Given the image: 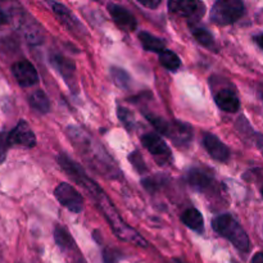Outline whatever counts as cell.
I'll list each match as a JSON object with an SVG mask.
<instances>
[{
    "mask_svg": "<svg viewBox=\"0 0 263 263\" xmlns=\"http://www.w3.org/2000/svg\"><path fill=\"white\" fill-rule=\"evenodd\" d=\"M9 144L12 145L33 148L36 145V136L26 121H20L14 128L8 134Z\"/></svg>",
    "mask_w": 263,
    "mask_h": 263,
    "instance_id": "obj_9",
    "label": "cell"
},
{
    "mask_svg": "<svg viewBox=\"0 0 263 263\" xmlns=\"http://www.w3.org/2000/svg\"><path fill=\"white\" fill-rule=\"evenodd\" d=\"M94 199L97 200L98 205H99V208L102 210L103 215L105 216V218H107L108 222H109L110 228L113 229V231H115L116 235H117L118 238L122 239V240L125 241H128V243L136 244V246L139 247L148 246V243L144 240L143 236L139 233H136L133 228H130V226L120 217L117 210H116L115 205L109 202V199L105 197L104 193L100 192L99 194L95 195Z\"/></svg>",
    "mask_w": 263,
    "mask_h": 263,
    "instance_id": "obj_2",
    "label": "cell"
},
{
    "mask_svg": "<svg viewBox=\"0 0 263 263\" xmlns=\"http://www.w3.org/2000/svg\"><path fill=\"white\" fill-rule=\"evenodd\" d=\"M28 102H30V105L33 108V109L43 113V115L48 113L49 109H50V103H49L48 97H46V94L43 91V90L33 91L32 94L30 95Z\"/></svg>",
    "mask_w": 263,
    "mask_h": 263,
    "instance_id": "obj_20",
    "label": "cell"
},
{
    "mask_svg": "<svg viewBox=\"0 0 263 263\" xmlns=\"http://www.w3.org/2000/svg\"><path fill=\"white\" fill-rule=\"evenodd\" d=\"M54 239L58 244L59 249L67 256V258H71V263H82V256L77 249L74 240L69 235L68 231L62 226H57L54 230Z\"/></svg>",
    "mask_w": 263,
    "mask_h": 263,
    "instance_id": "obj_7",
    "label": "cell"
},
{
    "mask_svg": "<svg viewBox=\"0 0 263 263\" xmlns=\"http://www.w3.org/2000/svg\"><path fill=\"white\" fill-rule=\"evenodd\" d=\"M254 41L258 44V46H261L263 49V33H261V35H257L256 37H254Z\"/></svg>",
    "mask_w": 263,
    "mask_h": 263,
    "instance_id": "obj_30",
    "label": "cell"
},
{
    "mask_svg": "<svg viewBox=\"0 0 263 263\" xmlns=\"http://www.w3.org/2000/svg\"><path fill=\"white\" fill-rule=\"evenodd\" d=\"M246 13V7L240 0H218L211 10L212 22L220 26L233 25Z\"/></svg>",
    "mask_w": 263,
    "mask_h": 263,
    "instance_id": "obj_4",
    "label": "cell"
},
{
    "mask_svg": "<svg viewBox=\"0 0 263 263\" xmlns=\"http://www.w3.org/2000/svg\"><path fill=\"white\" fill-rule=\"evenodd\" d=\"M138 3L140 5H143V7L149 8V9H154V8L161 5V0H139Z\"/></svg>",
    "mask_w": 263,
    "mask_h": 263,
    "instance_id": "obj_27",
    "label": "cell"
},
{
    "mask_svg": "<svg viewBox=\"0 0 263 263\" xmlns=\"http://www.w3.org/2000/svg\"><path fill=\"white\" fill-rule=\"evenodd\" d=\"M139 39L141 41V45L145 50L149 51H157V53L161 54L162 51L166 50V44H164V40L162 39L156 37L152 33L146 32V31H143V32L139 33Z\"/></svg>",
    "mask_w": 263,
    "mask_h": 263,
    "instance_id": "obj_18",
    "label": "cell"
},
{
    "mask_svg": "<svg viewBox=\"0 0 263 263\" xmlns=\"http://www.w3.org/2000/svg\"><path fill=\"white\" fill-rule=\"evenodd\" d=\"M54 195H55L57 200L71 212L80 213L84 210L82 195L72 185L67 184V182L59 184L54 190Z\"/></svg>",
    "mask_w": 263,
    "mask_h": 263,
    "instance_id": "obj_5",
    "label": "cell"
},
{
    "mask_svg": "<svg viewBox=\"0 0 263 263\" xmlns=\"http://www.w3.org/2000/svg\"><path fill=\"white\" fill-rule=\"evenodd\" d=\"M251 263H263V253H262V252H258V253L254 254Z\"/></svg>",
    "mask_w": 263,
    "mask_h": 263,
    "instance_id": "obj_28",
    "label": "cell"
},
{
    "mask_svg": "<svg viewBox=\"0 0 263 263\" xmlns=\"http://www.w3.org/2000/svg\"><path fill=\"white\" fill-rule=\"evenodd\" d=\"M167 136H168L176 145L187 144L190 143V140H192L193 138V128L192 126L187 125L186 122L175 121V122H170Z\"/></svg>",
    "mask_w": 263,
    "mask_h": 263,
    "instance_id": "obj_14",
    "label": "cell"
},
{
    "mask_svg": "<svg viewBox=\"0 0 263 263\" xmlns=\"http://www.w3.org/2000/svg\"><path fill=\"white\" fill-rule=\"evenodd\" d=\"M141 143L159 163L163 164L171 159V149L157 134H145L141 138Z\"/></svg>",
    "mask_w": 263,
    "mask_h": 263,
    "instance_id": "obj_6",
    "label": "cell"
},
{
    "mask_svg": "<svg viewBox=\"0 0 263 263\" xmlns=\"http://www.w3.org/2000/svg\"><path fill=\"white\" fill-rule=\"evenodd\" d=\"M50 62L54 68L58 71V73L63 77L64 81L68 84L69 87L72 85H76V66H74L72 59L64 55H59V54H54V55H51Z\"/></svg>",
    "mask_w": 263,
    "mask_h": 263,
    "instance_id": "obj_11",
    "label": "cell"
},
{
    "mask_svg": "<svg viewBox=\"0 0 263 263\" xmlns=\"http://www.w3.org/2000/svg\"><path fill=\"white\" fill-rule=\"evenodd\" d=\"M159 62L164 68L170 69V71H176L180 66H181V61H180L179 55L171 50H163L159 54Z\"/></svg>",
    "mask_w": 263,
    "mask_h": 263,
    "instance_id": "obj_21",
    "label": "cell"
},
{
    "mask_svg": "<svg viewBox=\"0 0 263 263\" xmlns=\"http://www.w3.org/2000/svg\"><path fill=\"white\" fill-rule=\"evenodd\" d=\"M8 22V15H7V13L4 12V10L2 9V8H0V26H3V25H5V23Z\"/></svg>",
    "mask_w": 263,
    "mask_h": 263,
    "instance_id": "obj_29",
    "label": "cell"
},
{
    "mask_svg": "<svg viewBox=\"0 0 263 263\" xmlns=\"http://www.w3.org/2000/svg\"><path fill=\"white\" fill-rule=\"evenodd\" d=\"M262 195H263V187H262Z\"/></svg>",
    "mask_w": 263,
    "mask_h": 263,
    "instance_id": "obj_33",
    "label": "cell"
},
{
    "mask_svg": "<svg viewBox=\"0 0 263 263\" xmlns=\"http://www.w3.org/2000/svg\"><path fill=\"white\" fill-rule=\"evenodd\" d=\"M118 117H120V120L122 121L126 126H128L133 123V117H131V113L128 112L126 108H118Z\"/></svg>",
    "mask_w": 263,
    "mask_h": 263,
    "instance_id": "obj_26",
    "label": "cell"
},
{
    "mask_svg": "<svg viewBox=\"0 0 263 263\" xmlns=\"http://www.w3.org/2000/svg\"><path fill=\"white\" fill-rule=\"evenodd\" d=\"M257 145H258L259 151H261L263 154V135H259L258 138H257Z\"/></svg>",
    "mask_w": 263,
    "mask_h": 263,
    "instance_id": "obj_31",
    "label": "cell"
},
{
    "mask_svg": "<svg viewBox=\"0 0 263 263\" xmlns=\"http://www.w3.org/2000/svg\"><path fill=\"white\" fill-rule=\"evenodd\" d=\"M192 31L194 37L198 40V43L202 44L205 48H215V39H213L212 33H211L210 31L205 30V28L203 27H193Z\"/></svg>",
    "mask_w": 263,
    "mask_h": 263,
    "instance_id": "obj_22",
    "label": "cell"
},
{
    "mask_svg": "<svg viewBox=\"0 0 263 263\" xmlns=\"http://www.w3.org/2000/svg\"><path fill=\"white\" fill-rule=\"evenodd\" d=\"M203 144H204L205 151L216 161L226 162L230 158V151H229V148L216 135L205 134L204 138H203Z\"/></svg>",
    "mask_w": 263,
    "mask_h": 263,
    "instance_id": "obj_13",
    "label": "cell"
},
{
    "mask_svg": "<svg viewBox=\"0 0 263 263\" xmlns=\"http://www.w3.org/2000/svg\"><path fill=\"white\" fill-rule=\"evenodd\" d=\"M168 8L172 13L185 18H194L199 20L204 14L205 7L202 2L195 0H171Z\"/></svg>",
    "mask_w": 263,
    "mask_h": 263,
    "instance_id": "obj_8",
    "label": "cell"
},
{
    "mask_svg": "<svg viewBox=\"0 0 263 263\" xmlns=\"http://www.w3.org/2000/svg\"><path fill=\"white\" fill-rule=\"evenodd\" d=\"M261 95H262V98H263V85L261 86Z\"/></svg>",
    "mask_w": 263,
    "mask_h": 263,
    "instance_id": "obj_32",
    "label": "cell"
},
{
    "mask_svg": "<svg viewBox=\"0 0 263 263\" xmlns=\"http://www.w3.org/2000/svg\"><path fill=\"white\" fill-rule=\"evenodd\" d=\"M69 140L73 143L74 148L81 153L85 161L92 167L97 172L102 174L103 176L116 179L120 175V170L113 163L107 152L100 146L92 138H90L81 128L71 126L67 130Z\"/></svg>",
    "mask_w": 263,
    "mask_h": 263,
    "instance_id": "obj_1",
    "label": "cell"
},
{
    "mask_svg": "<svg viewBox=\"0 0 263 263\" xmlns=\"http://www.w3.org/2000/svg\"><path fill=\"white\" fill-rule=\"evenodd\" d=\"M187 181H189L190 186L194 187L195 190L204 192L213 185V177L203 170L194 168L187 174Z\"/></svg>",
    "mask_w": 263,
    "mask_h": 263,
    "instance_id": "obj_16",
    "label": "cell"
},
{
    "mask_svg": "<svg viewBox=\"0 0 263 263\" xmlns=\"http://www.w3.org/2000/svg\"><path fill=\"white\" fill-rule=\"evenodd\" d=\"M164 179L161 176H156V177H149V179H145L143 181V185L145 189H148L149 192H156L158 187H161L163 185Z\"/></svg>",
    "mask_w": 263,
    "mask_h": 263,
    "instance_id": "obj_24",
    "label": "cell"
},
{
    "mask_svg": "<svg viewBox=\"0 0 263 263\" xmlns=\"http://www.w3.org/2000/svg\"><path fill=\"white\" fill-rule=\"evenodd\" d=\"M51 7H53L54 13L59 17V20H61L69 30L74 31L76 28H80V23L77 22V20L73 17V14H72L64 5L59 4V3H51Z\"/></svg>",
    "mask_w": 263,
    "mask_h": 263,
    "instance_id": "obj_19",
    "label": "cell"
},
{
    "mask_svg": "<svg viewBox=\"0 0 263 263\" xmlns=\"http://www.w3.org/2000/svg\"><path fill=\"white\" fill-rule=\"evenodd\" d=\"M181 221L187 226L189 229L194 231H203V226H204V220H203L202 213L195 208H189L185 211L181 216Z\"/></svg>",
    "mask_w": 263,
    "mask_h": 263,
    "instance_id": "obj_17",
    "label": "cell"
},
{
    "mask_svg": "<svg viewBox=\"0 0 263 263\" xmlns=\"http://www.w3.org/2000/svg\"><path fill=\"white\" fill-rule=\"evenodd\" d=\"M213 230L228 239L239 251L247 252L249 249V238L240 223L230 215H221L212 222Z\"/></svg>",
    "mask_w": 263,
    "mask_h": 263,
    "instance_id": "obj_3",
    "label": "cell"
},
{
    "mask_svg": "<svg viewBox=\"0 0 263 263\" xmlns=\"http://www.w3.org/2000/svg\"><path fill=\"white\" fill-rule=\"evenodd\" d=\"M110 76H112L115 84L118 87H121V89H126L130 85V76L123 69L117 68V67H112V69H110Z\"/></svg>",
    "mask_w": 263,
    "mask_h": 263,
    "instance_id": "obj_23",
    "label": "cell"
},
{
    "mask_svg": "<svg viewBox=\"0 0 263 263\" xmlns=\"http://www.w3.org/2000/svg\"><path fill=\"white\" fill-rule=\"evenodd\" d=\"M108 10H109L110 17L113 18V21H115L118 27L123 28L126 31H134L138 26V22H136L133 13L126 9V8H123L122 5L113 4L112 3V4H108Z\"/></svg>",
    "mask_w": 263,
    "mask_h": 263,
    "instance_id": "obj_12",
    "label": "cell"
},
{
    "mask_svg": "<svg viewBox=\"0 0 263 263\" xmlns=\"http://www.w3.org/2000/svg\"><path fill=\"white\" fill-rule=\"evenodd\" d=\"M12 72L14 79L17 80L18 84L23 87L32 86L37 84L39 74L32 63L28 61H20L15 62L12 66Z\"/></svg>",
    "mask_w": 263,
    "mask_h": 263,
    "instance_id": "obj_10",
    "label": "cell"
},
{
    "mask_svg": "<svg viewBox=\"0 0 263 263\" xmlns=\"http://www.w3.org/2000/svg\"><path fill=\"white\" fill-rule=\"evenodd\" d=\"M9 138L7 133H0V163L5 161L7 158V152L9 149Z\"/></svg>",
    "mask_w": 263,
    "mask_h": 263,
    "instance_id": "obj_25",
    "label": "cell"
},
{
    "mask_svg": "<svg viewBox=\"0 0 263 263\" xmlns=\"http://www.w3.org/2000/svg\"><path fill=\"white\" fill-rule=\"evenodd\" d=\"M215 100L216 103H217L218 107L222 110H225V112L235 113L238 112L239 108H240L239 98L236 97L235 92L230 89L220 90V91L215 95Z\"/></svg>",
    "mask_w": 263,
    "mask_h": 263,
    "instance_id": "obj_15",
    "label": "cell"
}]
</instances>
